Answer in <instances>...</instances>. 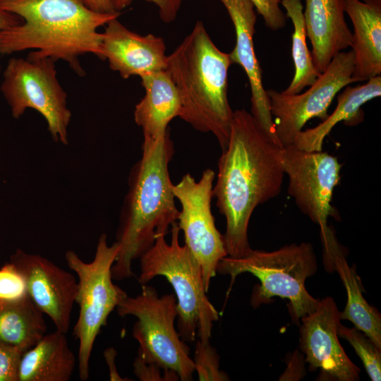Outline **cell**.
Masks as SVG:
<instances>
[{
	"label": "cell",
	"mask_w": 381,
	"mask_h": 381,
	"mask_svg": "<svg viewBox=\"0 0 381 381\" xmlns=\"http://www.w3.org/2000/svg\"><path fill=\"white\" fill-rule=\"evenodd\" d=\"M284 147L271 140L253 115L234 111L229 142L218 161L212 188L216 205L226 219L227 255L241 258L252 248L248 225L254 210L277 197L284 177Z\"/></svg>",
	"instance_id": "cell-1"
},
{
	"label": "cell",
	"mask_w": 381,
	"mask_h": 381,
	"mask_svg": "<svg viewBox=\"0 0 381 381\" xmlns=\"http://www.w3.org/2000/svg\"><path fill=\"white\" fill-rule=\"evenodd\" d=\"M0 9L23 20L0 32V55L35 49L37 56L66 61L79 75L80 56L102 59L99 28L120 16L95 12L81 0H0Z\"/></svg>",
	"instance_id": "cell-2"
},
{
	"label": "cell",
	"mask_w": 381,
	"mask_h": 381,
	"mask_svg": "<svg viewBox=\"0 0 381 381\" xmlns=\"http://www.w3.org/2000/svg\"><path fill=\"white\" fill-rule=\"evenodd\" d=\"M174 153L168 131L155 140H143L142 157L133 167L128 190L116 233L119 252L111 267L113 279L133 276L132 262L155 243L157 234H167L177 220L169 164Z\"/></svg>",
	"instance_id": "cell-3"
},
{
	"label": "cell",
	"mask_w": 381,
	"mask_h": 381,
	"mask_svg": "<svg viewBox=\"0 0 381 381\" xmlns=\"http://www.w3.org/2000/svg\"><path fill=\"white\" fill-rule=\"evenodd\" d=\"M229 55L211 40L202 21L168 56L167 68L179 92V117L195 129L212 133L224 150L234 111L227 97Z\"/></svg>",
	"instance_id": "cell-4"
},
{
	"label": "cell",
	"mask_w": 381,
	"mask_h": 381,
	"mask_svg": "<svg viewBox=\"0 0 381 381\" xmlns=\"http://www.w3.org/2000/svg\"><path fill=\"white\" fill-rule=\"evenodd\" d=\"M171 241L165 234H157L154 244L139 258L141 285L157 276L164 277L172 286L177 301L176 329L185 342L210 343L213 323L219 313L210 301L199 262L184 244L179 243L177 222L171 225Z\"/></svg>",
	"instance_id": "cell-5"
},
{
	"label": "cell",
	"mask_w": 381,
	"mask_h": 381,
	"mask_svg": "<svg viewBox=\"0 0 381 381\" xmlns=\"http://www.w3.org/2000/svg\"><path fill=\"white\" fill-rule=\"evenodd\" d=\"M318 270V260L310 243L286 245L273 251L251 249L241 258L226 256L219 262L217 272L229 274L231 286L236 277L250 273L260 284L253 289L250 305L258 308L270 303L274 297L289 300L292 321L297 323L318 308L320 300L307 291L306 281Z\"/></svg>",
	"instance_id": "cell-6"
},
{
	"label": "cell",
	"mask_w": 381,
	"mask_h": 381,
	"mask_svg": "<svg viewBox=\"0 0 381 381\" xmlns=\"http://www.w3.org/2000/svg\"><path fill=\"white\" fill-rule=\"evenodd\" d=\"M118 252V243L109 246L107 235L102 234L91 262L83 261L73 250L65 253L68 267L78 278L75 303L78 305L79 314L73 335L79 341L77 360L83 381L89 378L90 358L97 335L107 325L110 313L128 296L112 282L111 267Z\"/></svg>",
	"instance_id": "cell-7"
},
{
	"label": "cell",
	"mask_w": 381,
	"mask_h": 381,
	"mask_svg": "<svg viewBox=\"0 0 381 381\" xmlns=\"http://www.w3.org/2000/svg\"><path fill=\"white\" fill-rule=\"evenodd\" d=\"M116 308L121 317L137 318L132 335L139 344V358L174 371L181 381L193 380L195 366L189 348L175 327L178 315L175 295L159 296L155 287L146 284L142 285L140 294L127 296Z\"/></svg>",
	"instance_id": "cell-8"
},
{
	"label": "cell",
	"mask_w": 381,
	"mask_h": 381,
	"mask_svg": "<svg viewBox=\"0 0 381 381\" xmlns=\"http://www.w3.org/2000/svg\"><path fill=\"white\" fill-rule=\"evenodd\" d=\"M55 62L32 52L26 59L11 58L4 71L0 89L13 118L33 109L45 119L53 140L68 145L71 112L67 107V95L57 79Z\"/></svg>",
	"instance_id": "cell-9"
},
{
	"label": "cell",
	"mask_w": 381,
	"mask_h": 381,
	"mask_svg": "<svg viewBox=\"0 0 381 381\" xmlns=\"http://www.w3.org/2000/svg\"><path fill=\"white\" fill-rule=\"evenodd\" d=\"M353 68L352 50L341 51L305 92L286 95L267 90L270 110L274 118V132L284 147L293 144L310 119L318 118L322 121L328 116V109L336 95L353 83Z\"/></svg>",
	"instance_id": "cell-10"
},
{
	"label": "cell",
	"mask_w": 381,
	"mask_h": 381,
	"mask_svg": "<svg viewBox=\"0 0 381 381\" xmlns=\"http://www.w3.org/2000/svg\"><path fill=\"white\" fill-rule=\"evenodd\" d=\"M214 177L215 172L206 169L199 181L186 174L173 187L181 205L176 222L183 233L184 244L200 264L207 292L219 261L227 256L224 236L216 227L211 210Z\"/></svg>",
	"instance_id": "cell-11"
},
{
	"label": "cell",
	"mask_w": 381,
	"mask_h": 381,
	"mask_svg": "<svg viewBox=\"0 0 381 381\" xmlns=\"http://www.w3.org/2000/svg\"><path fill=\"white\" fill-rule=\"evenodd\" d=\"M283 166L289 194L320 232L325 231L328 217L334 214L331 201L341 179L338 159L322 150L304 151L291 145L284 147Z\"/></svg>",
	"instance_id": "cell-12"
},
{
	"label": "cell",
	"mask_w": 381,
	"mask_h": 381,
	"mask_svg": "<svg viewBox=\"0 0 381 381\" xmlns=\"http://www.w3.org/2000/svg\"><path fill=\"white\" fill-rule=\"evenodd\" d=\"M339 315L332 297L320 299L316 310L301 319L300 349L309 370H319L318 380L357 381L360 369L348 357L339 341Z\"/></svg>",
	"instance_id": "cell-13"
},
{
	"label": "cell",
	"mask_w": 381,
	"mask_h": 381,
	"mask_svg": "<svg viewBox=\"0 0 381 381\" xmlns=\"http://www.w3.org/2000/svg\"><path fill=\"white\" fill-rule=\"evenodd\" d=\"M10 261L23 274L30 298L48 315L56 329L67 333L75 303L78 282L73 274L37 254L17 249Z\"/></svg>",
	"instance_id": "cell-14"
},
{
	"label": "cell",
	"mask_w": 381,
	"mask_h": 381,
	"mask_svg": "<svg viewBox=\"0 0 381 381\" xmlns=\"http://www.w3.org/2000/svg\"><path fill=\"white\" fill-rule=\"evenodd\" d=\"M219 1L226 8L235 29L236 44L229 55L232 64L241 66L248 77L251 90L250 114L267 136L282 145L274 132L267 90L262 84V69L254 49L257 19L255 7L250 0Z\"/></svg>",
	"instance_id": "cell-15"
},
{
	"label": "cell",
	"mask_w": 381,
	"mask_h": 381,
	"mask_svg": "<svg viewBox=\"0 0 381 381\" xmlns=\"http://www.w3.org/2000/svg\"><path fill=\"white\" fill-rule=\"evenodd\" d=\"M163 38L153 34L140 35L121 23L118 18L109 21L102 33V59L121 78L167 70L168 56Z\"/></svg>",
	"instance_id": "cell-16"
},
{
	"label": "cell",
	"mask_w": 381,
	"mask_h": 381,
	"mask_svg": "<svg viewBox=\"0 0 381 381\" xmlns=\"http://www.w3.org/2000/svg\"><path fill=\"white\" fill-rule=\"evenodd\" d=\"M324 266L327 272L336 271L345 287L347 301L340 319L351 322L381 349V315L363 296L364 289L355 266L350 267L342 246L330 226L320 232Z\"/></svg>",
	"instance_id": "cell-17"
},
{
	"label": "cell",
	"mask_w": 381,
	"mask_h": 381,
	"mask_svg": "<svg viewBox=\"0 0 381 381\" xmlns=\"http://www.w3.org/2000/svg\"><path fill=\"white\" fill-rule=\"evenodd\" d=\"M343 0H305L303 17L312 45L314 66L320 74L332 58L352 44Z\"/></svg>",
	"instance_id": "cell-18"
},
{
	"label": "cell",
	"mask_w": 381,
	"mask_h": 381,
	"mask_svg": "<svg viewBox=\"0 0 381 381\" xmlns=\"http://www.w3.org/2000/svg\"><path fill=\"white\" fill-rule=\"evenodd\" d=\"M351 20L354 68L352 79L363 82L381 75V0H343Z\"/></svg>",
	"instance_id": "cell-19"
},
{
	"label": "cell",
	"mask_w": 381,
	"mask_h": 381,
	"mask_svg": "<svg viewBox=\"0 0 381 381\" xmlns=\"http://www.w3.org/2000/svg\"><path fill=\"white\" fill-rule=\"evenodd\" d=\"M140 78L145 95L135 107L134 119L142 128L143 140H155L169 131L173 119L179 117L181 102L167 70Z\"/></svg>",
	"instance_id": "cell-20"
},
{
	"label": "cell",
	"mask_w": 381,
	"mask_h": 381,
	"mask_svg": "<svg viewBox=\"0 0 381 381\" xmlns=\"http://www.w3.org/2000/svg\"><path fill=\"white\" fill-rule=\"evenodd\" d=\"M77 363L66 333L55 329L23 354L18 381H68Z\"/></svg>",
	"instance_id": "cell-21"
},
{
	"label": "cell",
	"mask_w": 381,
	"mask_h": 381,
	"mask_svg": "<svg viewBox=\"0 0 381 381\" xmlns=\"http://www.w3.org/2000/svg\"><path fill=\"white\" fill-rule=\"evenodd\" d=\"M381 95V76L370 78L367 83L356 87L346 86L337 97L334 111L317 126L300 131L293 145L304 151H321L323 142L334 126L344 121L348 126H355L363 120L361 107Z\"/></svg>",
	"instance_id": "cell-22"
},
{
	"label": "cell",
	"mask_w": 381,
	"mask_h": 381,
	"mask_svg": "<svg viewBox=\"0 0 381 381\" xmlns=\"http://www.w3.org/2000/svg\"><path fill=\"white\" fill-rule=\"evenodd\" d=\"M43 315L29 296L17 301H0V343L25 353L47 332Z\"/></svg>",
	"instance_id": "cell-23"
},
{
	"label": "cell",
	"mask_w": 381,
	"mask_h": 381,
	"mask_svg": "<svg viewBox=\"0 0 381 381\" xmlns=\"http://www.w3.org/2000/svg\"><path fill=\"white\" fill-rule=\"evenodd\" d=\"M280 4L286 11V16L293 23L291 55L295 71L292 80L282 92L295 95L313 85L320 73L314 66L311 52L306 43L307 35L301 0H281Z\"/></svg>",
	"instance_id": "cell-24"
},
{
	"label": "cell",
	"mask_w": 381,
	"mask_h": 381,
	"mask_svg": "<svg viewBox=\"0 0 381 381\" xmlns=\"http://www.w3.org/2000/svg\"><path fill=\"white\" fill-rule=\"evenodd\" d=\"M338 336L346 340L361 358L372 381L381 380V349L362 331L339 324Z\"/></svg>",
	"instance_id": "cell-25"
},
{
	"label": "cell",
	"mask_w": 381,
	"mask_h": 381,
	"mask_svg": "<svg viewBox=\"0 0 381 381\" xmlns=\"http://www.w3.org/2000/svg\"><path fill=\"white\" fill-rule=\"evenodd\" d=\"M195 372L200 381H226L229 378L219 369V357L210 343L202 344L197 340L193 359Z\"/></svg>",
	"instance_id": "cell-26"
},
{
	"label": "cell",
	"mask_w": 381,
	"mask_h": 381,
	"mask_svg": "<svg viewBox=\"0 0 381 381\" xmlns=\"http://www.w3.org/2000/svg\"><path fill=\"white\" fill-rule=\"evenodd\" d=\"M27 296V282L23 274L11 261L5 263L0 267V301H17Z\"/></svg>",
	"instance_id": "cell-27"
},
{
	"label": "cell",
	"mask_w": 381,
	"mask_h": 381,
	"mask_svg": "<svg viewBox=\"0 0 381 381\" xmlns=\"http://www.w3.org/2000/svg\"><path fill=\"white\" fill-rule=\"evenodd\" d=\"M23 353L16 347L0 343V381H18Z\"/></svg>",
	"instance_id": "cell-28"
},
{
	"label": "cell",
	"mask_w": 381,
	"mask_h": 381,
	"mask_svg": "<svg viewBox=\"0 0 381 381\" xmlns=\"http://www.w3.org/2000/svg\"><path fill=\"white\" fill-rule=\"evenodd\" d=\"M258 13L262 17L265 25L272 30L286 25V16L279 6L280 0H250Z\"/></svg>",
	"instance_id": "cell-29"
},
{
	"label": "cell",
	"mask_w": 381,
	"mask_h": 381,
	"mask_svg": "<svg viewBox=\"0 0 381 381\" xmlns=\"http://www.w3.org/2000/svg\"><path fill=\"white\" fill-rule=\"evenodd\" d=\"M133 373L141 381L180 380L174 371L164 369L153 363H146L138 356L133 362Z\"/></svg>",
	"instance_id": "cell-30"
},
{
	"label": "cell",
	"mask_w": 381,
	"mask_h": 381,
	"mask_svg": "<svg viewBox=\"0 0 381 381\" xmlns=\"http://www.w3.org/2000/svg\"><path fill=\"white\" fill-rule=\"evenodd\" d=\"M155 4L159 8L161 20L169 23L173 22L181 8L183 0H145ZM133 0H111L112 7L116 12H119L129 6Z\"/></svg>",
	"instance_id": "cell-31"
},
{
	"label": "cell",
	"mask_w": 381,
	"mask_h": 381,
	"mask_svg": "<svg viewBox=\"0 0 381 381\" xmlns=\"http://www.w3.org/2000/svg\"><path fill=\"white\" fill-rule=\"evenodd\" d=\"M116 351L113 348L107 349L104 351V356L109 369V377L111 380H131L130 379H123L121 377L116 370L115 358Z\"/></svg>",
	"instance_id": "cell-32"
},
{
	"label": "cell",
	"mask_w": 381,
	"mask_h": 381,
	"mask_svg": "<svg viewBox=\"0 0 381 381\" xmlns=\"http://www.w3.org/2000/svg\"><path fill=\"white\" fill-rule=\"evenodd\" d=\"M90 10L99 13H116L111 0H81Z\"/></svg>",
	"instance_id": "cell-33"
},
{
	"label": "cell",
	"mask_w": 381,
	"mask_h": 381,
	"mask_svg": "<svg viewBox=\"0 0 381 381\" xmlns=\"http://www.w3.org/2000/svg\"><path fill=\"white\" fill-rule=\"evenodd\" d=\"M22 22V18L18 16L0 9V32Z\"/></svg>",
	"instance_id": "cell-34"
}]
</instances>
